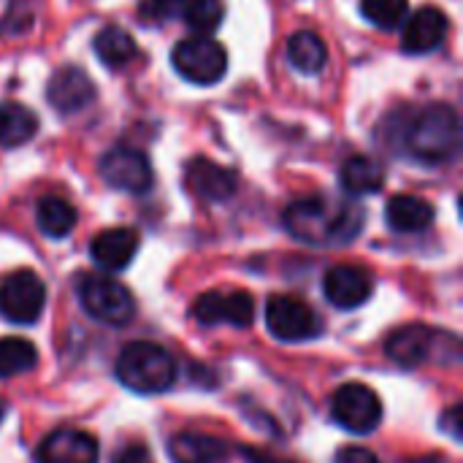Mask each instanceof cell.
<instances>
[{"mask_svg": "<svg viewBox=\"0 0 463 463\" xmlns=\"http://www.w3.org/2000/svg\"><path fill=\"white\" fill-rule=\"evenodd\" d=\"M282 222L288 233L312 247H342L350 244L364 228V209L345 201H331L323 195L293 201Z\"/></svg>", "mask_w": 463, "mask_h": 463, "instance_id": "6da1fadb", "label": "cell"}, {"mask_svg": "<svg viewBox=\"0 0 463 463\" xmlns=\"http://www.w3.org/2000/svg\"><path fill=\"white\" fill-rule=\"evenodd\" d=\"M404 146H407V155L412 160L426 163V165H442V163L453 160L461 149V119H458V114L445 103L426 106L407 125Z\"/></svg>", "mask_w": 463, "mask_h": 463, "instance_id": "7a4b0ae2", "label": "cell"}, {"mask_svg": "<svg viewBox=\"0 0 463 463\" xmlns=\"http://www.w3.org/2000/svg\"><path fill=\"white\" fill-rule=\"evenodd\" d=\"M117 380L138 393V396H157L165 393L176 383V361L168 350L155 342H130L117 355Z\"/></svg>", "mask_w": 463, "mask_h": 463, "instance_id": "3957f363", "label": "cell"}, {"mask_svg": "<svg viewBox=\"0 0 463 463\" xmlns=\"http://www.w3.org/2000/svg\"><path fill=\"white\" fill-rule=\"evenodd\" d=\"M79 301L84 312L103 326H125L136 315V304L128 288L103 274H84L79 279Z\"/></svg>", "mask_w": 463, "mask_h": 463, "instance_id": "277c9868", "label": "cell"}, {"mask_svg": "<svg viewBox=\"0 0 463 463\" xmlns=\"http://www.w3.org/2000/svg\"><path fill=\"white\" fill-rule=\"evenodd\" d=\"M171 62L182 79L201 84V87L217 84L228 71L225 49L209 35H195V38L179 41L171 52Z\"/></svg>", "mask_w": 463, "mask_h": 463, "instance_id": "5b68a950", "label": "cell"}, {"mask_svg": "<svg viewBox=\"0 0 463 463\" xmlns=\"http://www.w3.org/2000/svg\"><path fill=\"white\" fill-rule=\"evenodd\" d=\"M266 328L279 342H307L323 334V320L296 296H271L266 304Z\"/></svg>", "mask_w": 463, "mask_h": 463, "instance_id": "8992f818", "label": "cell"}, {"mask_svg": "<svg viewBox=\"0 0 463 463\" xmlns=\"http://www.w3.org/2000/svg\"><path fill=\"white\" fill-rule=\"evenodd\" d=\"M46 304L43 279L30 271L19 269L0 282V317L16 326H30L41 317Z\"/></svg>", "mask_w": 463, "mask_h": 463, "instance_id": "52a82bcc", "label": "cell"}, {"mask_svg": "<svg viewBox=\"0 0 463 463\" xmlns=\"http://www.w3.org/2000/svg\"><path fill=\"white\" fill-rule=\"evenodd\" d=\"M331 415L350 434H372L383 420V402L369 385L347 383L336 388L331 399Z\"/></svg>", "mask_w": 463, "mask_h": 463, "instance_id": "ba28073f", "label": "cell"}, {"mask_svg": "<svg viewBox=\"0 0 463 463\" xmlns=\"http://www.w3.org/2000/svg\"><path fill=\"white\" fill-rule=\"evenodd\" d=\"M100 176L109 187L125 193H146L152 187V163L144 152L114 146L100 157Z\"/></svg>", "mask_w": 463, "mask_h": 463, "instance_id": "9c48e42d", "label": "cell"}, {"mask_svg": "<svg viewBox=\"0 0 463 463\" xmlns=\"http://www.w3.org/2000/svg\"><path fill=\"white\" fill-rule=\"evenodd\" d=\"M193 317L203 326H233L247 328L255 317V301L244 290H209L193 304Z\"/></svg>", "mask_w": 463, "mask_h": 463, "instance_id": "30bf717a", "label": "cell"}, {"mask_svg": "<svg viewBox=\"0 0 463 463\" xmlns=\"http://www.w3.org/2000/svg\"><path fill=\"white\" fill-rule=\"evenodd\" d=\"M448 334H439L434 328L426 326H402L396 328L388 342H385V353L393 364L404 366V369H415L420 364H426L429 358H434V347L445 342Z\"/></svg>", "mask_w": 463, "mask_h": 463, "instance_id": "8fae6325", "label": "cell"}, {"mask_svg": "<svg viewBox=\"0 0 463 463\" xmlns=\"http://www.w3.org/2000/svg\"><path fill=\"white\" fill-rule=\"evenodd\" d=\"M326 298L336 309H358L374 293V279L361 266H334L323 277Z\"/></svg>", "mask_w": 463, "mask_h": 463, "instance_id": "7c38bea8", "label": "cell"}, {"mask_svg": "<svg viewBox=\"0 0 463 463\" xmlns=\"http://www.w3.org/2000/svg\"><path fill=\"white\" fill-rule=\"evenodd\" d=\"M35 463H98V442L79 429H57L43 437Z\"/></svg>", "mask_w": 463, "mask_h": 463, "instance_id": "4fadbf2b", "label": "cell"}, {"mask_svg": "<svg viewBox=\"0 0 463 463\" xmlns=\"http://www.w3.org/2000/svg\"><path fill=\"white\" fill-rule=\"evenodd\" d=\"M184 182H187L190 193H195L198 198L212 201V203L228 201L239 187L236 174L209 157H193L184 168Z\"/></svg>", "mask_w": 463, "mask_h": 463, "instance_id": "5bb4252c", "label": "cell"}, {"mask_svg": "<svg viewBox=\"0 0 463 463\" xmlns=\"http://www.w3.org/2000/svg\"><path fill=\"white\" fill-rule=\"evenodd\" d=\"M95 98V84L87 76V71L68 65L60 68L46 87V100L60 111V114H76L81 109H87Z\"/></svg>", "mask_w": 463, "mask_h": 463, "instance_id": "9a60e30c", "label": "cell"}, {"mask_svg": "<svg viewBox=\"0 0 463 463\" xmlns=\"http://www.w3.org/2000/svg\"><path fill=\"white\" fill-rule=\"evenodd\" d=\"M445 35H448V16L434 5H426L412 16H407L402 49L407 54H429L442 46Z\"/></svg>", "mask_w": 463, "mask_h": 463, "instance_id": "2e32d148", "label": "cell"}, {"mask_svg": "<svg viewBox=\"0 0 463 463\" xmlns=\"http://www.w3.org/2000/svg\"><path fill=\"white\" fill-rule=\"evenodd\" d=\"M138 252V233L133 228H109L90 241V258L106 271H122Z\"/></svg>", "mask_w": 463, "mask_h": 463, "instance_id": "e0dca14e", "label": "cell"}, {"mask_svg": "<svg viewBox=\"0 0 463 463\" xmlns=\"http://www.w3.org/2000/svg\"><path fill=\"white\" fill-rule=\"evenodd\" d=\"M168 456L174 463H228V445L209 434L184 431L168 442Z\"/></svg>", "mask_w": 463, "mask_h": 463, "instance_id": "ac0fdd59", "label": "cell"}, {"mask_svg": "<svg viewBox=\"0 0 463 463\" xmlns=\"http://www.w3.org/2000/svg\"><path fill=\"white\" fill-rule=\"evenodd\" d=\"M434 206L418 195H393L385 206V220L396 233H420L434 222Z\"/></svg>", "mask_w": 463, "mask_h": 463, "instance_id": "d6986e66", "label": "cell"}, {"mask_svg": "<svg viewBox=\"0 0 463 463\" xmlns=\"http://www.w3.org/2000/svg\"><path fill=\"white\" fill-rule=\"evenodd\" d=\"M339 182L350 195H372V193L383 190L385 171L377 160H372L366 155H355V157L345 160V165L339 171Z\"/></svg>", "mask_w": 463, "mask_h": 463, "instance_id": "ffe728a7", "label": "cell"}, {"mask_svg": "<svg viewBox=\"0 0 463 463\" xmlns=\"http://www.w3.org/2000/svg\"><path fill=\"white\" fill-rule=\"evenodd\" d=\"M92 49L98 54V60L106 65V68H125L133 57H136V41L128 30L117 27V24H109L103 27L95 41H92Z\"/></svg>", "mask_w": 463, "mask_h": 463, "instance_id": "44dd1931", "label": "cell"}, {"mask_svg": "<svg viewBox=\"0 0 463 463\" xmlns=\"http://www.w3.org/2000/svg\"><path fill=\"white\" fill-rule=\"evenodd\" d=\"M38 130V117L22 103H0V146H22Z\"/></svg>", "mask_w": 463, "mask_h": 463, "instance_id": "7402d4cb", "label": "cell"}, {"mask_svg": "<svg viewBox=\"0 0 463 463\" xmlns=\"http://www.w3.org/2000/svg\"><path fill=\"white\" fill-rule=\"evenodd\" d=\"M288 57L301 73H317V71H323V65L328 60V49L317 33L298 30L288 41Z\"/></svg>", "mask_w": 463, "mask_h": 463, "instance_id": "603a6c76", "label": "cell"}, {"mask_svg": "<svg viewBox=\"0 0 463 463\" xmlns=\"http://www.w3.org/2000/svg\"><path fill=\"white\" fill-rule=\"evenodd\" d=\"M35 220H38V228L49 239H65L73 231V225H76V209L65 198L46 195V198L38 201Z\"/></svg>", "mask_w": 463, "mask_h": 463, "instance_id": "cb8c5ba5", "label": "cell"}, {"mask_svg": "<svg viewBox=\"0 0 463 463\" xmlns=\"http://www.w3.org/2000/svg\"><path fill=\"white\" fill-rule=\"evenodd\" d=\"M35 366V347L22 336L0 339V380L19 377Z\"/></svg>", "mask_w": 463, "mask_h": 463, "instance_id": "d4e9b609", "label": "cell"}, {"mask_svg": "<svg viewBox=\"0 0 463 463\" xmlns=\"http://www.w3.org/2000/svg\"><path fill=\"white\" fill-rule=\"evenodd\" d=\"M182 16H184L190 30H195L201 35H209L222 24L225 8H222L220 0H187L184 8H182Z\"/></svg>", "mask_w": 463, "mask_h": 463, "instance_id": "484cf974", "label": "cell"}, {"mask_svg": "<svg viewBox=\"0 0 463 463\" xmlns=\"http://www.w3.org/2000/svg\"><path fill=\"white\" fill-rule=\"evenodd\" d=\"M361 14L383 30H396L407 22L410 3L407 0H361Z\"/></svg>", "mask_w": 463, "mask_h": 463, "instance_id": "4316f807", "label": "cell"}, {"mask_svg": "<svg viewBox=\"0 0 463 463\" xmlns=\"http://www.w3.org/2000/svg\"><path fill=\"white\" fill-rule=\"evenodd\" d=\"M184 3H187V0H146L144 8H141V14H144L146 19L165 22V19H174V16L182 14Z\"/></svg>", "mask_w": 463, "mask_h": 463, "instance_id": "83f0119b", "label": "cell"}, {"mask_svg": "<svg viewBox=\"0 0 463 463\" xmlns=\"http://www.w3.org/2000/svg\"><path fill=\"white\" fill-rule=\"evenodd\" d=\"M334 463H380V458L366 448H342Z\"/></svg>", "mask_w": 463, "mask_h": 463, "instance_id": "f1b7e54d", "label": "cell"}, {"mask_svg": "<svg viewBox=\"0 0 463 463\" xmlns=\"http://www.w3.org/2000/svg\"><path fill=\"white\" fill-rule=\"evenodd\" d=\"M442 429H448L450 431V437L456 439V442H461L463 434H461V407H450L448 412H445V418H442Z\"/></svg>", "mask_w": 463, "mask_h": 463, "instance_id": "f546056e", "label": "cell"}, {"mask_svg": "<svg viewBox=\"0 0 463 463\" xmlns=\"http://www.w3.org/2000/svg\"><path fill=\"white\" fill-rule=\"evenodd\" d=\"M241 456L247 458V463H293L285 461V458H277L266 450H255V448H241Z\"/></svg>", "mask_w": 463, "mask_h": 463, "instance_id": "4dcf8cb0", "label": "cell"}, {"mask_svg": "<svg viewBox=\"0 0 463 463\" xmlns=\"http://www.w3.org/2000/svg\"><path fill=\"white\" fill-rule=\"evenodd\" d=\"M404 463H445V461H439L437 456H426V458H410V461H404Z\"/></svg>", "mask_w": 463, "mask_h": 463, "instance_id": "1f68e13d", "label": "cell"}, {"mask_svg": "<svg viewBox=\"0 0 463 463\" xmlns=\"http://www.w3.org/2000/svg\"><path fill=\"white\" fill-rule=\"evenodd\" d=\"M117 463H138V458H119ZM141 463H144V461H141Z\"/></svg>", "mask_w": 463, "mask_h": 463, "instance_id": "d6a6232c", "label": "cell"}, {"mask_svg": "<svg viewBox=\"0 0 463 463\" xmlns=\"http://www.w3.org/2000/svg\"><path fill=\"white\" fill-rule=\"evenodd\" d=\"M3 415H5V404L0 402V420H3Z\"/></svg>", "mask_w": 463, "mask_h": 463, "instance_id": "836d02e7", "label": "cell"}]
</instances>
